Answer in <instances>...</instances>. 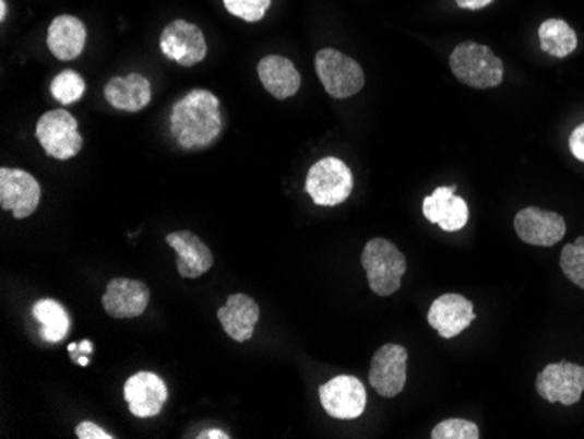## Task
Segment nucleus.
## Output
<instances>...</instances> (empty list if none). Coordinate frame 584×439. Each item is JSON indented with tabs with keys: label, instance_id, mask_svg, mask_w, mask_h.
<instances>
[{
	"label": "nucleus",
	"instance_id": "obj_29",
	"mask_svg": "<svg viewBox=\"0 0 584 439\" xmlns=\"http://www.w3.org/2000/svg\"><path fill=\"white\" fill-rule=\"evenodd\" d=\"M569 147H571V153L574 154V158L584 163V123L574 128V132L569 137Z\"/></svg>",
	"mask_w": 584,
	"mask_h": 439
},
{
	"label": "nucleus",
	"instance_id": "obj_20",
	"mask_svg": "<svg viewBox=\"0 0 584 439\" xmlns=\"http://www.w3.org/2000/svg\"><path fill=\"white\" fill-rule=\"evenodd\" d=\"M104 97L115 109L124 110V112H139V110L150 106L153 90H151V83L145 80L144 75L133 72L127 78H121V75L112 78L104 86Z\"/></svg>",
	"mask_w": 584,
	"mask_h": 439
},
{
	"label": "nucleus",
	"instance_id": "obj_15",
	"mask_svg": "<svg viewBox=\"0 0 584 439\" xmlns=\"http://www.w3.org/2000/svg\"><path fill=\"white\" fill-rule=\"evenodd\" d=\"M475 307L461 295H443L432 301L427 321L441 339H455L475 321Z\"/></svg>",
	"mask_w": 584,
	"mask_h": 439
},
{
	"label": "nucleus",
	"instance_id": "obj_25",
	"mask_svg": "<svg viewBox=\"0 0 584 439\" xmlns=\"http://www.w3.org/2000/svg\"><path fill=\"white\" fill-rule=\"evenodd\" d=\"M560 266L565 277L584 290V237L577 238L574 244H567L560 254Z\"/></svg>",
	"mask_w": 584,
	"mask_h": 439
},
{
	"label": "nucleus",
	"instance_id": "obj_33",
	"mask_svg": "<svg viewBox=\"0 0 584 439\" xmlns=\"http://www.w3.org/2000/svg\"><path fill=\"white\" fill-rule=\"evenodd\" d=\"M78 365L80 366H88L90 359L86 356H81L80 359H78Z\"/></svg>",
	"mask_w": 584,
	"mask_h": 439
},
{
	"label": "nucleus",
	"instance_id": "obj_30",
	"mask_svg": "<svg viewBox=\"0 0 584 439\" xmlns=\"http://www.w3.org/2000/svg\"><path fill=\"white\" fill-rule=\"evenodd\" d=\"M455 2L462 10L476 11L484 10L487 5L492 4L493 0H455Z\"/></svg>",
	"mask_w": 584,
	"mask_h": 439
},
{
	"label": "nucleus",
	"instance_id": "obj_32",
	"mask_svg": "<svg viewBox=\"0 0 584 439\" xmlns=\"http://www.w3.org/2000/svg\"><path fill=\"white\" fill-rule=\"evenodd\" d=\"M5 13H8V8H5V0H0V20L4 22Z\"/></svg>",
	"mask_w": 584,
	"mask_h": 439
},
{
	"label": "nucleus",
	"instance_id": "obj_5",
	"mask_svg": "<svg viewBox=\"0 0 584 439\" xmlns=\"http://www.w3.org/2000/svg\"><path fill=\"white\" fill-rule=\"evenodd\" d=\"M36 137L49 158H74L83 150V137L78 130V121L63 109L48 110L37 121Z\"/></svg>",
	"mask_w": 584,
	"mask_h": 439
},
{
	"label": "nucleus",
	"instance_id": "obj_18",
	"mask_svg": "<svg viewBox=\"0 0 584 439\" xmlns=\"http://www.w3.org/2000/svg\"><path fill=\"white\" fill-rule=\"evenodd\" d=\"M217 319L229 339L243 343L254 334L255 324L260 321V307L251 296L231 295L225 307L217 310Z\"/></svg>",
	"mask_w": 584,
	"mask_h": 439
},
{
	"label": "nucleus",
	"instance_id": "obj_3",
	"mask_svg": "<svg viewBox=\"0 0 584 439\" xmlns=\"http://www.w3.org/2000/svg\"><path fill=\"white\" fill-rule=\"evenodd\" d=\"M360 263L368 275L369 287L378 296H391L400 290L406 273L405 254L385 238H373L366 244Z\"/></svg>",
	"mask_w": 584,
	"mask_h": 439
},
{
	"label": "nucleus",
	"instance_id": "obj_24",
	"mask_svg": "<svg viewBox=\"0 0 584 439\" xmlns=\"http://www.w3.org/2000/svg\"><path fill=\"white\" fill-rule=\"evenodd\" d=\"M84 92H86V84L75 71H62L51 81V95L63 106L81 100Z\"/></svg>",
	"mask_w": 584,
	"mask_h": 439
},
{
	"label": "nucleus",
	"instance_id": "obj_2",
	"mask_svg": "<svg viewBox=\"0 0 584 439\" xmlns=\"http://www.w3.org/2000/svg\"><path fill=\"white\" fill-rule=\"evenodd\" d=\"M450 69L461 83L476 90L496 88L504 80L501 58L478 43H462L453 49Z\"/></svg>",
	"mask_w": 584,
	"mask_h": 439
},
{
	"label": "nucleus",
	"instance_id": "obj_22",
	"mask_svg": "<svg viewBox=\"0 0 584 439\" xmlns=\"http://www.w3.org/2000/svg\"><path fill=\"white\" fill-rule=\"evenodd\" d=\"M34 319L40 324V334L49 343L62 342L71 331V319L57 299H39L32 308Z\"/></svg>",
	"mask_w": 584,
	"mask_h": 439
},
{
	"label": "nucleus",
	"instance_id": "obj_26",
	"mask_svg": "<svg viewBox=\"0 0 584 439\" xmlns=\"http://www.w3.org/2000/svg\"><path fill=\"white\" fill-rule=\"evenodd\" d=\"M432 439H478L479 429L475 422L464 418H449L432 429Z\"/></svg>",
	"mask_w": 584,
	"mask_h": 439
},
{
	"label": "nucleus",
	"instance_id": "obj_11",
	"mask_svg": "<svg viewBox=\"0 0 584 439\" xmlns=\"http://www.w3.org/2000/svg\"><path fill=\"white\" fill-rule=\"evenodd\" d=\"M408 351L396 343H386L374 352L369 368V383L382 398H396L406 385Z\"/></svg>",
	"mask_w": 584,
	"mask_h": 439
},
{
	"label": "nucleus",
	"instance_id": "obj_1",
	"mask_svg": "<svg viewBox=\"0 0 584 439\" xmlns=\"http://www.w3.org/2000/svg\"><path fill=\"white\" fill-rule=\"evenodd\" d=\"M174 141L188 151L207 150L223 133L219 100L208 90H193L171 107Z\"/></svg>",
	"mask_w": 584,
	"mask_h": 439
},
{
	"label": "nucleus",
	"instance_id": "obj_28",
	"mask_svg": "<svg viewBox=\"0 0 584 439\" xmlns=\"http://www.w3.org/2000/svg\"><path fill=\"white\" fill-rule=\"evenodd\" d=\"M75 435L80 439H112L115 436H110L106 430L100 429L97 424L93 422H81L80 426L75 427Z\"/></svg>",
	"mask_w": 584,
	"mask_h": 439
},
{
	"label": "nucleus",
	"instance_id": "obj_23",
	"mask_svg": "<svg viewBox=\"0 0 584 439\" xmlns=\"http://www.w3.org/2000/svg\"><path fill=\"white\" fill-rule=\"evenodd\" d=\"M540 49L555 58H565L577 48V36L563 20H546L539 27Z\"/></svg>",
	"mask_w": 584,
	"mask_h": 439
},
{
	"label": "nucleus",
	"instance_id": "obj_4",
	"mask_svg": "<svg viewBox=\"0 0 584 439\" xmlns=\"http://www.w3.org/2000/svg\"><path fill=\"white\" fill-rule=\"evenodd\" d=\"M305 189L312 197L315 205H339L350 197L351 189H354V176L347 163L327 156V158L319 159L310 168Z\"/></svg>",
	"mask_w": 584,
	"mask_h": 439
},
{
	"label": "nucleus",
	"instance_id": "obj_14",
	"mask_svg": "<svg viewBox=\"0 0 584 439\" xmlns=\"http://www.w3.org/2000/svg\"><path fill=\"white\" fill-rule=\"evenodd\" d=\"M151 293L144 282L132 278H112L107 284L106 295L102 296V305L107 316L115 319H135L145 312L150 305Z\"/></svg>",
	"mask_w": 584,
	"mask_h": 439
},
{
	"label": "nucleus",
	"instance_id": "obj_10",
	"mask_svg": "<svg viewBox=\"0 0 584 439\" xmlns=\"http://www.w3.org/2000/svg\"><path fill=\"white\" fill-rule=\"evenodd\" d=\"M40 203L36 177L20 168H0V206L13 212L14 220H27Z\"/></svg>",
	"mask_w": 584,
	"mask_h": 439
},
{
	"label": "nucleus",
	"instance_id": "obj_12",
	"mask_svg": "<svg viewBox=\"0 0 584 439\" xmlns=\"http://www.w3.org/2000/svg\"><path fill=\"white\" fill-rule=\"evenodd\" d=\"M514 232L528 246L553 247L565 237L567 225L557 212L527 206L514 217Z\"/></svg>",
	"mask_w": 584,
	"mask_h": 439
},
{
	"label": "nucleus",
	"instance_id": "obj_31",
	"mask_svg": "<svg viewBox=\"0 0 584 439\" xmlns=\"http://www.w3.org/2000/svg\"><path fill=\"white\" fill-rule=\"evenodd\" d=\"M199 438L228 439L229 436L226 435V432H223V430L212 429V430H205V432H202V435H200Z\"/></svg>",
	"mask_w": 584,
	"mask_h": 439
},
{
	"label": "nucleus",
	"instance_id": "obj_21",
	"mask_svg": "<svg viewBox=\"0 0 584 439\" xmlns=\"http://www.w3.org/2000/svg\"><path fill=\"white\" fill-rule=\"evenodd\" d=\"M86 45V27L71 14H60L48 31V48L55 58L69 62L81 57Z\"/></svg>",
	"mask_w": 584,
	"mask_h": 439
},
{
	"label": "nucleus",
	"instance_id": "obj_9",
	"mask_svg": "<svg viewBox=\"0 0 584 439\" xmlns=\"http://www.w3.org/2000/svg\"><path fill=\"white\" fill-rule=\"evenodd\" d=\"M322 408L330 417L338 420H354L366 410L368 395L359 378L339 375L319 389Z\"/></svg>",
	"mask_w": 584,
	"mask_h": 439
},
{
	"label": "nucleus",
	"instance_id": "obj_13",
	"mask_svg": "<svg viewBox=\"0 0 584 439\" xmlns=\"http://www.w3.org/2000/svg\"><path fill=\"white\" fill-rule=\"evenodd\" d=\"M128 408L136 418L156 417L168 400L167 383L158 375L141 371L128 378L123 387Z\"/></svg>",
	"mask_w": 584,
	"mask_h": 439
},
{
	"label": "nucleus",
	"instance_id": "obj_19",
	"mask_svg": "<svg viewBox=\"0 0 584 439\" xmlns=\"http://www.w3.org/2000/svg\"><path fill=\"white\" fill-rule=\"evenodd\" d=\"M258 75L264 90L278 100L295 97L301 86V75L295 63L290 62L289 58L278 55L264 57L258 63Z\"/></svg>",
	"mask_w": 584,
	"mask_h": 439
},
{
	"label": "nucleus",
	"instance_id": "obj_8",
	"mask_svg": "<svg viewBox=\"0 0 584 439\" xmlns=\"http://www.w3.org/2000/svg\"><path fill=\"white\" fill-rule=\"evenodd\" d=\"M162 54L182 67L199 66L207 57V40L200 27L184 20H176L165 27L159 37Z\"/></svg>",
	"mask_w": 584,
	"mask_h": 439
},
{
	"label": "nucleus",
	"instance_id": "obj_27",
	"mask_svg": "<svg viewBox=\"0 0 584 439\" xmlns=\"http://www.w3.org/2000/svg\"><path fill=\"white\" fill-rule=\"evenodd\" d=\"M223 2L229 14L249 23L261 22L272 5V0H223Z\"/></svg>",
	"mask_w": 584,
	"mask_h": 439
},
{
	"label": "nucleus",
	"instance_id": "obj_7",
	"mask_svg": "<svg viewBox=\"0 0 584 439\" xmlns=\"http://www.w3.org/2000/svg\"><path fill=\"white\" fill-rule=\"evenodd\" d=\"M537 394L549 403L572 406L580 403L584 392V366L574 363H553L546 366L536 380Z\"/></svg>",
	"mask_w": 584,
	"mask_h": 439
},
{
	"label": "nucleus",
	"instance_id": "obj_16",
	"mask_svg": "<svg viewBox=\"0 0 584 439\" xmlns=\"http://www.w3.org/2000/svg\"><path fill=\"white\" fill-rule=\"evenodd\" d=\"M165 242L177 252V272L180 277L199 278L214 264V256L207 244L193 232H176L167 235Z\"/></svg>",
	"mask_w": 584,
	"mask_h": 439
},
{
	"label": "nucleus",
	"instance_id": "obj_17",
	"mask_svg": "<svg viewBox=\"0 0 584 439\" xmlns=\"http://www.w3.org/2000/svg\"><path fill=\"white\" fill-rule=\"evenodd\" d=\"M455 186H443L424 200V215L427 221L440 226L443 232H458L469 221L466 200L455 197Z\"/></svg>",
	"mask_w": 584,
	"mask_h": 439
},
{
	"label": "nucleus",
	"instance_id": "obj_6",
	"mask_svg": "<svg viewBox=\"0 0 584 439\" xmlns=\"http://www.w3.org/2000/svg\"><path fill=\"white\" fill-rule=\"evenodd\" d=\"M315 71L333 98L354 97L365 86V72L359 63L338 49H321L315 57Z\"/></svg>",
	"mask_w": 584,
	"mask_h": 439
}]
</instances>
